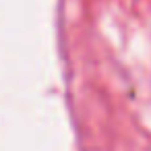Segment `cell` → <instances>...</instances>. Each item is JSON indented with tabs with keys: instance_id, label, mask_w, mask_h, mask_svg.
Masks as SVG:
<instances>
[]
</instances>
